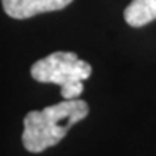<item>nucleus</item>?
I'll return each mask as SVG.
<instances>
[{
  "label": "nucleus",
  "mask_w": 156,
  "mask_h": 156,
  "mask_svg": "<svg viewBox=\"0 0 156 156\" xmlns=\"http://www.w3.org/2000/svg\"><path fill=\"white\" fill-rule=\"evenodd\" d=\"M73 0H2L5 13L13 19H29L36 14L58 11Z\"/></svg>",
  "instance_id": "3"
},
{
  "label": "nucleus",
  "mask_w": 156,
  "mask_h": 156,
  "mask_svg": "<svg viewBox=\"0 0 156 156\" xmlns=\"http://www.w3.org/2000/svg\"><path fill=\"white\" fill-rule=\"evenodd\" d=\"M88 115L84 99H63L43 111H32L24 117L22 145L30 153H41L55 147L76 123Z\"/></svg>",
  "instance_id": "1"
},
{
  "label": "nucleus",
  "mask_w": 156,
  "mask_h": 156,
  "mask_svg": "<svg viewBox=\"0 0 156 156\" xmlns=\"http://www.w3.org/2000/svg\"><path fill=\"white\" fill-rule=\"evenodd\" d=\"M125 21L131 27H144L156 19V0H133L125 8Z\"/></svg>",
  "instance_id": "4"
},
{
  "label": "nucleus",
  "mask_w": 156,
  "mask_h": 156,
  "mask_svg": "<svg viewBox=\"0 0 156 156\" xmlns=\"http://www.w3.org/2000/svg\"><path fill=\"white\" fill-rule=\"evenodd\" d=\"M91 66L79 58L74 52H52L32 65L30 74L43 84H55L60 87L63 99H76L84 91V80L90 79Z\"/></svg>",
  "instance_id": "2"
}]
</instances>
